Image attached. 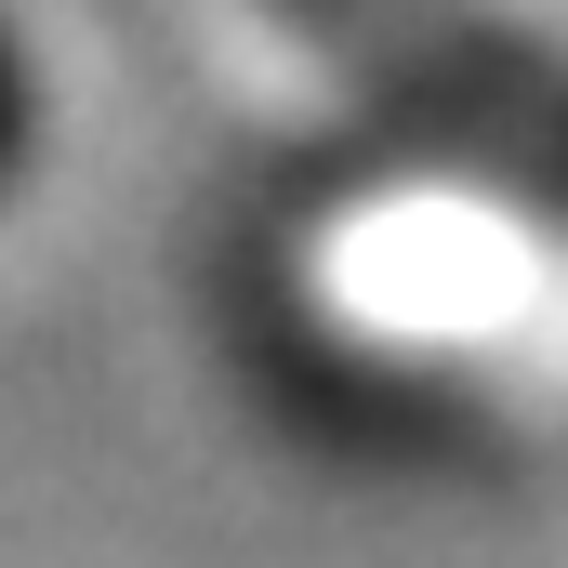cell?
Instances as JSON below:
<instances>
[{
	"mask_svg": "<svg viewBox=\"0 0 568 568\" xmlns=\"http://www.w3.org/2000/svg\"><path fill=\"white\" fill-rule=\"evenodd\" d=\"M291 27L371 80L410 133H436L449 159L503 172L542 225H568V67L516 27H476L463 0H278Z\"/></svg>",
	"mask_w": 568,
	"mask_h": 568,
	"instance_id": "6da1fadb",
	"label": "cell"
},
{
	"mask_svg": "<svg viewBox=\"0 0 568 568\" xmlns=\"http://www.w3.org/2000/svg\"><path fill=\"white\" fill-rule=\"evenodd\" d=\"M27 145H40V93H27V53H13V27H0V185L27 172Z\"/></svg>",
	"mask_w": 568,
	"mask_h": 568,
	"instance_id": "7a4b0ae2",
	"label": "cell"
}]
</instances>
